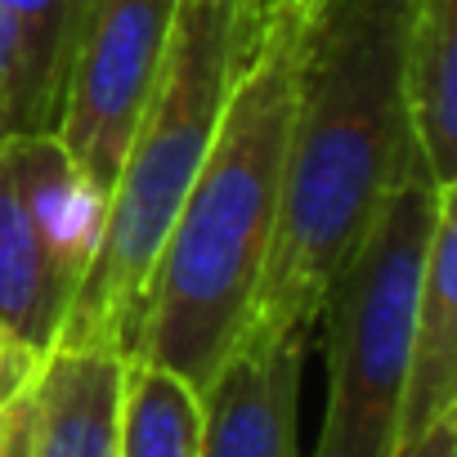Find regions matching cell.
Masks as SVG:
<instances>
[{
  "label": "cell",
  "instance_id": "4",
  "mask_svg": "<svg viewBox=\"0 0 457 457\" xmlns=\"http://www.w3.org/2000/svg\"><path fill=\"white\" fill-rule=\"evenodd\" d=\"M444 188L426 170L399 175L319 305L328 408L314 457H395L408 337Z\"/></svg>",
  "mask_w": 457,
  "mask_h": 457
},
{
  "label": "cell",
  "instance_id": "15",
  "mask_svg": "<svg viewBox=\"0 0 457 457\" xmlns=\"http://www.w3.org/2000/svg\"><path fill=\"white\" fill-rule=\"evenodd\" d=\"M14 72H19V50H14V23L0 5V144L10 139V112H14Z\"/></svg>",
  "mask_w": 457,
  "mask_h": 457
},
{
  "label": "cell",
  "instance_id": "3",
  "mask_svg": "<svg viewBox=\"0 0 457 457\" xmlns=\"http://www.w3.org/2000/svg\"><path fill=\"white\" fill-rule=\"evenodd\" d=\"M270 10L274 0H175L153 95L108 193L104 243L54 345H112L130 354L157 252L197 166L206 162Z\"/></svg>",
  "mask_w": 457,
  "mask_h": 457
},
{
  "label": "cell",
  "instance_id": "16",
  "mask_svg": "<svg viewBox=\"0 0 457 457\" xmlns=\"http://www.w3.org/2000/svg\"><path fill=\"white\" fill-rule=\"evenodd\" d=\"M41 368H28L14 350H10V341H5V328H0V403H5L14 390H23L32 377H37Z\"/></svg>",
  "mask_w": 457,
  "mask_h": 457
},
{
  "label": "cell",
  "instance_id": "11",
  "mask_svg": "<svg viewBox=\"0 0 457 457\" xmlns=\"http://www.w3.org/2000/svg\"><path fill=\"white\" fill-rule=\"evenodd\" d=\"M68 305L72 296L54 278L50 256L14 193L10 166L0 157V328L28 368H41L50 359Z\"/></svg>",
  "mask_w": 457,
  "mask_h": 457
},
{
  "label": "cell",
  "instance_id": "5",
  "mask_svg": "<svg viewBox=\"0 0 457 457\" xmlns=\"http://www.w3.org/2000/svg\"><path fill=\"white\" fill-rule=\"evenodd\" d=\"M170 14L175 0H86L54 135L104 197L153 95Z\"/></svg>",
  "mask_w": 457,
  "mask_h": 457
},
{
  "label": "cell",
  "instance_id": "9",
  "mask_svg": "<svg viewBox=\"0 0 457 457\" xmlns=\"http://www.w3.org/2000/svg\"><path fill=\"white\" fill-rule=\"evenodd\" d=\"M126 354L112 345H54L41 363L32 457H117Z\"/></svg>",
  "mask_w": 457,
  "mask_h": 457
},
{
  "label": "cell",
  "instance_id": "12",
  "mask_svg": "<svg viewBox=\"0 0 457 457\" xmlns=\"http://www.w3.org/2000/svg\"><path fill=\"white\" fill-rule=\"evenodd\" d=\"M14 23V112H10V139L14 135H54L63 77L72 59V41L86 14V0H0Z\"/></svg>",
  "mask_w": 457,
  "mask_h": 457
},
{
  "label": "cell",
  "instance_id": "1",
  "mask_svg": "<svg viewBox=\"0 0 457 457\" xmlns=\"http://www.w3.org/2000/svg\"><path fill=\"white\" fill-rule=\"evenodd\" d=\"M403 14L408 0H319L305 19L278 224L247 332L314 328L395 179L421 170L399 77Z\"/></svg>",
  "mask_w": 457,
  "mask_h": 457
},
{
  "label": "cell",
  "instance_id": "17",
  "mask_svg": "<svg viewBox=\"0 0 457 457\" xmlns=\"http://www.w3.org/2000/svg\"><path fill=\"white\" fill-rule=\"evenodd\" d=\"M296 5H301V10H305V14H310V10H314V5H319V0H296Z\"/></svg>",
  "mask_w": 457,
  "mask_h": 457
},
{
  "label": "cell",
  "instance_id": "10",
  "mask_svg": "<svg viewBox=\"0 0 457 457\" xmlns=\"http://www.w3.org/2000/svg\"><path fill=\"white\" fill-rule=\"evenodd\" d=\"M399 77L426 179L457 184V0H408Z\"/></svg>",
  "mask_w": 457,
  "mask_h": 457
},
{
  "label": "cell",
  "instance_id": "13",
  "mask_svg": "<svg viewBox=\"0 0 457 457\" xmlns=\"http://www.w3.org/2000/svg\"><path fill=\"white\" fill-rule=\"evenodd\" d=\"M202 395L170 368L126 359L117 408V457H197Z\"/></svg>",
  "mask_w": 457,
  "mask_h": 457
},
{
  "label": "cell",
  "instance_id": "6",
  "mask_svg": "<svg viewBox=\"0 0 457 457\" xmlns=\"http://www.w3.org/2000/svg\"><path fill=\"white\" fill-rule=\"evenodd\" d=\"M314 328L247 332L202 390L197 457H301L296 412Z\"/></svg>",
  "mask_w": 457,
  "mask_h": 457
},
{
  "label": "cell",
  "instance_id": "14",
  "mask_svg": "<svg viewBox=\"0 0 457 457\" xmlns=\"http://www.w3.org/2000/svg\"><path fill=\"white\" fill-rule=\"evenodd\" d=\"M32 381L0 403V457H32V435H37V395H32Z\"/></svg>",
  "mask_w": 457,
  "mask_h": 457
},
{
  "label": "cell",
  "instance_id": "8",
  "mask_svg": "<svg viewBox=\"0 0 457 457\" xmlns=\"http://www.w3.org/2000/svg\"><path fill=\"white\" fill-rule=\"evenodd\" d=\"M0 157L10 166L14 193L50 256L54 278L63 283L68 296H77V287L90 274V261L104 243L108 197L68 157L59 135H14L0 144Z\"/></svg>",
  "mask_w": 457,
  "mask_h": 457
},
{
  "label": "cell",
  "instance_id": "2",
  "mask_svg": "<svg viewBox=\"0 0 457 457\" xmlns=\"http://www.w3.org/2000/svg\"><path fill=\"white\" fill-rule=\"evenodd\" d=\"M305 19L296 0H274L148 274L126 359L170 368L197 395L243 341L261 292L283 197Z\"/></svg>",
  "mask_w": 457,
  "mask_h": 457
},
{
  "label": "cell",
  "instance_id": "7",
  "mask_svg": "<svg viewBox=\"0 0 457 457\" xmlns=\"http://www.w3.org/2000/svg\"><path fill=\"white\" fill-rule=\"evenodd\" d=\"M453 417H457V184L439 193V215L421 265L395 453L412 448L421 435H430L439 421Z\"/></svg>",
  "mask_w": 457,
  "mask_h": 457
}]
</instances>
